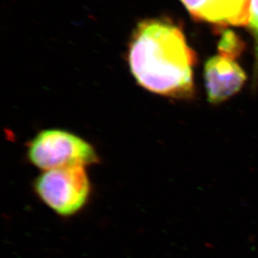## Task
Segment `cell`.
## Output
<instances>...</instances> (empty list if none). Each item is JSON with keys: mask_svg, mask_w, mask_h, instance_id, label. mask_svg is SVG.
<instances>
[{"mask_svg": "<svg viewBox=\"0 0 258 258\" xmlns=\"http://www.w3.org/2000/svg\"><path fill=\"white\" fill-rule=\"evenodd\" d=\"M27 158L42 171L71 166L87 167L100 160L91 144L59 129L44 130L37 134L28 143Z\"/></svg>", "mask_w": 258, "mask_h": 258, "instance_id": "cell-2", "label": "cell"}, {"mask_svg": "<svg viewBox=\"0 0 258 258\" xmlns=\"http://www.w3.org/2000/svg\"><path fill=\"white\" fill-rule=\"evenodd\" d=\"M204 79L207 100L212 104H219L241 90L246 76L236 61L219 54L206 62Z\"/></svg>", "mask_w": 258, "mask_h": 258, "instance_id": "cell-4", "label": "cell"}, {"mask_svg": "<svg viewBox=\"0 0 258 258\" xmlns=\"http://www.w3.org/2000/svg\"><path fill=\"white\" fill-rule=\"evenodd\" d=\"M245 49V44L241 38L231 30H226L222 34L218 44L220 55L236 59Z\"/></svg>", "mask_w": 258, "mask_h": 258, "instance_id": "cell-6", "label": "cell"}, {"mask_svg": "<svg viewBox=\"0 0 258 258\" xmlns=\"http://www.w3.org/2000/svg\"><path fill=\"white\" fill-rule=\"evenodd\" d=\"M247 26L256 40V60L258 61V0H250Z\"/></svg>", "mask_w": 258, "mask_h": 258, "instance_id": "cell-7", "label": "cell"}, {"mask_svg": "<svg viewBox=\"0 0 258 258\" xmlns=\"http://www.w3.org/2000/svg\"><path fill=\"white\" fill-rule=\"evenodd\" d=\"M34 191L46 207L60 217L78 214L91 195V182L83 166L42 171L34 181Z\"/></svg>", "mask_w": 258, "mask_h": 258, "instance_id": "cell-3", "label": "cell"}, {"mask_svg": "<svg viewBox=\"0 0 258 258\" xmlns=\"http://www.w3.org/2000/svg\"><path fill=\"white\" fill-rule=\"evenodd\" d=\"M196 61L184 32L171 20L147 19L135 28L128 48L130 70L150 92L175 99L192 97Z\"/></svg>", "mask_w": 258, "mask_h": 258, "instance_id": "cell-1", "label": "cell"}, {"mask_svg": "<svg viewBox=\"0 0 258 258\" xmlns=\"http://www.w3.org/2000/svg\"><path fill=\"white\" fill-rule=\"evenodd\" d=\"M194 20L220 26H246L250 0H180Z\"/></svg>", "mask_w": 258, "mask_h": 258, "instance_id": "cell-5", "label": "cell"}]
</instances>
